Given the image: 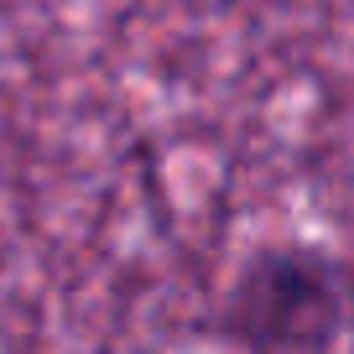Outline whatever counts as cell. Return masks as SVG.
Here are the masks:
<instances>
[{"label": "cell", "instance_id": "obj_1", "mask_svg": "<svg viewBox=\"0 0 354 354\" xmlns=\"http://www.w3.org/2000/svg\"><path fill=\"white\" fill-rule=\"evenodd\" d=\"M234 339L255 349H323L344 339V281L328 261L308 250H271L240 277Z\"/></svg>", "mask_w": 354, "mask_h": 354}]
</instances>
